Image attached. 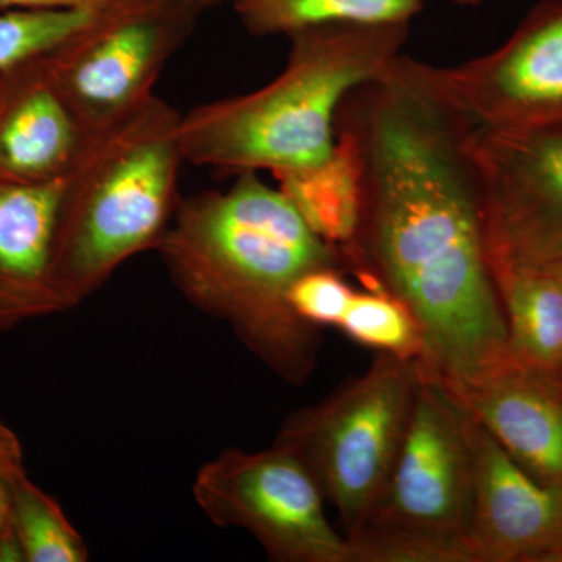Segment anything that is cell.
Listing matches in <instances>:
<instances>
[{
	"label": "cell",
	"mask_w": 562,
	"mask_h": 562,
	"mask_svg": "<svg viewBox=\"0 0 562 562\" xmlns=\"http://www.w3.org/2000/svg\"><path fill=\"white\" fill-rule=\"evenodd\" d=\"M13 531L27 562H87V543L54 497L29 476L11 484Z\"/></svg>",
	"instance_id": "ac0fdd59"
},
{
	"label": "cell",
	"mask_w": 562,
	"mask_h": 562,
	"mask_svg": "<svg viewBox=\"0 0 562 562\" xmlns=\"http://www.w3.org/2000/svg\"><path fill=\"white\" fill-rule=\"evenodd\" d=\"M554 375L558 376V380H560L561 384H562V364L560 366V368L557 369V372H553Z\"/></svg>",
	"instance_id": "4dcf8cb0"
},
{
	"label": "cell",
	"mask_w": 562,
	"mask_h": 562,
	"mask_svg": "<svg viewBox=\"0 0 562 562\" xmlns=\"http://www.w3.org/2000/svg\"><path fill=\"white\" fill-rule=\"evenodd\" d=\"M243 27L254 36H291L317 25L412 24L424 0H231Z\"/></svg>",
	"instance_id": "2e32d148"
},
{
	"label": "cell",
	"mask_w": 562,
	"mask_h": 562,
	"mask_svg": "<svg viewBox=\"0 0 562 562\" xmlns=\"http://www.w3.org/2000/svg\"><path fill=\"white\" fill-rule=\"evenodd\" d=\"M549 562H562V543L558 547L557 552L550 557Z\"/></svg>",
	"instance_id": "f546056e"
},
{
	"label": "cell",
	"mask_w": 562,
	"mask_h": 562,
	"mask_svg": "<svg viewBox=\"0 0 562 562\" xmlns=\"http://www.w3.org/2000/svg\"><path fill=\"white\" fill-rule=\"evenodd\" d=\"M452 391L520 468L562 487V384L553 372L509 357L479 382Z\"/></svg>",
	"instance_id": "7c38bea8"
},
{
	"label": "cell",
	"mask_w": 562,
	"mask_h": 562,
	"mask_svg": "<svg viewBox=\"0 0 562 562\" xmlns=\"http://www.w3.org/2000/svg\"><path fill=\"white\" fill-rule=\"evenodd\" d=\"M113 0H0V7L11 10H44V9H102Z\"/></svg>",
	"instance_id": "cb8c5ba5"
},
{
	"label": "cell",
	"mask_w": 562,
	"mask_h": 562,
	"mask_svg": "<svg viewBox=\"0 0 562 562\" xmlns=\"http://www.w3.org/2000/svg\"><path fill=\"white\" fill-rule=\"evenodd\" d=\"M90 136L52 79L44 54L0 72V180L60 179Z\"/></svg>",
	"instance_id": "4fadbf2b"
},
{
	"label": "cell",
	"mask_w": 562,
	"mask_h": 562,
	"mask_svg": "<svg viewBox=\"0 0 562 562\" xmlns=\"http://www.w3.org/2000/svg\"><path fill=\"white\" fill-rule=\"evenodd\" d=\"M180 113L151 95L94 133L66 179L52 254L65 310L135 255L155 249L179 203Z\"/></svg>",
	"instance_id": "277c9868"
},
{
	"label": "cell",
	"mask_w": 562,
	"mask_h": 562,
	"mask_svg": "<svg viewBox=\"0 0 562 562\" xmlns=\"http://www.w3.org/2000/svg\"><path fill=\"white\" fill-rule=\"evenodd\" d=\"M66 179L0 180V331L65 312L52 254Z\"/></svg>",
	"instance_id": "5bb4252c"
},
{
	"label": "cell",
	"mask_w": 562,
	"mask_h": 562,
	"mask_svg": "<svg viewBox=\"0 0 562 562\" xmlns=\"http://www.w3.org/2000/svg\"><path fill=\"white\" fill-rule=\"evenodd\" d=\"M339 330L360 346L405 360H422L424 339L413 314L382 290L355 291Z\"/></svg>",
	"instance_id": "d6986e66"
},
{
	"label": "cell",
	"mask_w": 562,
	"mask_h": 562,
	"mask_svg": "<svg viewBox=\"0 0 562 562\" xmlns=\"http://www.w3.org/2000/svg\"><path fill=\"white\" fill-rule=\"evenodd\" d=\"M280 183L321 238L341 250L349 246L357 228L358 184L353 160L342 144L336 140L335 154L321 168L283 177Z\"/></svg>",
	"instance_id": "e0dca14e"
},
{
	"label": "cell",
	"mask_w": 562,
	"mask_h": 562,
	"mask_svg": "<svg viewBox=\"0 0 562 562\" xmlns=\"http://www.w3.org/2000/svg\"><path fill=\"white\" fill-rule=\"evenodd\" d=\"M0 476L10 486L27 476L21 441L2 420H0Z\"/></svg>",
	"instance_id": "603a6c76"
},
{
	"label": "cell",
	"mask_w": 562,
	"mask_h": 562,
	"mask_svg": "<svg viewBox=\"0 0 562 562\" xmlns=\"http://www.w3.org/2000/svg\"><path fill=\"white\" fill-rule=\"evenodd\" d=\"M492 271L562 261V132L472 135Z\"/></svg>",
	"instance_id": "30bf717a"
},
{
	"label": "cell",
	"mask_w": 562,
	"mask_h": 562,
	"mask_svg": "<svg viewBox=\"0 0 562 562\" xmlns=\"http://www.w3.org/2000/svg\"><path fill=\"white\" fill-rule=\"evenodd\" d=\"M180 2L194 7V9L201 10L203 13V11L214 9V7L221 5V3L227 2V0H180Z\"/></svg>",
	"instance_id": "4316f807"
},
{
	"label": "cell",
	"mask_w": 562,
	"mask_h": 562,
	"mask_svg": "<svg viewBox=\"0 0 562 562\" xmlns=\"http://www.w3.org/2000/svg\"><path fill=\"white\" fill-rule=\"evenodd\" d=\"M0 535H14L13 531V498L10 484L0 476Z\"/></svg>",
	"instance_id": "d4e9b609"
},
{
	"label": "cell",
	"mask_w": 562,
	"mask_h": 562,
	"mask_svg": "<svg viewBox=\"0 0 562 562\" xmlns=\"http://www.w3.org/2000/svg\"><path fill=\"white\" fill-rule=\"evenodd\" d=\"M24 561L20 542L16 536L0 535V562H20Z\"/></svg>",
	"instance_id": "484cf974"
},
{
	"label": "cell",
	"mask_w": 562,
	"mask_h": 562,
	"mask_svg": "<svg viewBox=\"0 0 562 562\" xmlns=\"http://www.w3.org/2000/svg\"><path fill=\"white\" fill-rule=\"evenodd\" d=\"M103 9H16L0 14V72L60 46Z\"/></svg>",
	"instance_id": "44dd1931"
},
{
	"label": "cell",
	"mask_w": 562,
	"mask_h": 562,
	"mask_svg": "<svg viewBox=\"0 0 562 562\" xmlns=\"http://www.w3.org/2000/svg\"><path fill=\"white\" fill-rule=\"evenodd\" d=\"M473 422L469 541L479 562H549L562 543V487L538 482Z\"/></svg>",
	"instance_id": "8fae6325"
},
{
	"label": "cell",
	"mask_w": 562,
	"mask_h": 562,
	"mask_svg": "<svg viewBox=\"0 0 562 562\" xmlns=\"http://www.w3.org/2000/svg\"><path fill=\"white\" fill-rule=\"evenodd\" d=\"M192 497L210 522L250 532L269 560L350 562L349 541L328 522L319 487L277 443L224 450L199 469Z\"/></svg>",
	"instance_id": "52a82bcc"
},
{
	"label": "cell",
	"mask_w": 562,
	"mask_h": 562,
	"mask_svg": "<svg viewBox=\"0 0 562 562\" xmlns=\"http://www.w3.org/2000/svg\"><path fill=\"white\" fill-rule=\"evenodd\" d=\"M424 369L397 460L366 522L469 541L475 422L453 391Z\"/></svg>",
	"instance_id": "9c48e42d"
},
{
	"label": "cell",
	"mask_w": 562,
	"mask_h": 562,
	"mask_svg": "<svg viewBox=\"0 0 562 562\" xmlns=\"http://www.w3.org/2000/svg\"><path fill=\"white\" fill-rule=\"evenodd\" d=\"M335 128L357 172L349 272L409 310L428 372L471 386L509 358L472 125L402 54L347 94Z\"/></svg>",
	"instance_id": "6da1fadb"
},
{
	"label": "cell",
	"mask_w": 562,
	"mask_h": 562,
	"mask_svg": "<svg viewBox=\"0 0 562 562\" xmlns=\"http://www.w3.org/2000/svg\"><path fill=\"white\" fill-rule=\"evenodd\" d=\"M420 360L379 353L324 401L291 413L273 443L302 462L341 517L346 538L382 498L416 403Z\"/></svg>",
	"instance_id": "5b68a950"
},
{
	"label": "cell",
	"mask_w": 562,
	"mask_h": 562,
	"mask_svg": "<svg viewBox=\"0 0 562 562\" xmlns=\"http://www.w3.org/2000/svg\"><path fill=\"white\" fill-rule=\"evenodd\" d=\"M155 250L181 295L225 322L281 380L299 386L312 376L321 328L292 310V284L349 266L280 188L243 172L228 190L180 199Z\"/></svg>",
	"instance_id": "7a4b0ae2"
},
{
	"label": "cell",
	"mask_w": 562,
	"mask_h": 562,
	"mask_svg": "<svg viewBox=\"0 0 562 562\" xmlns=\"http://www.w3.org/2000/svg\"><path fill=\"white\" fill-rule=\"evenodd\" d=\"M350 562H479L471 541L366 522L347 538Z\"/></svg>",
	"instance_id": "ffe728a7"
},
{
	"label": "cell",
	"mask_w": 562,
	"mask_h": 562,
	"mask_svg": "<svg viewBox=\"0 0 562 562\" xmlns=\"http://www.w3.org/2000/svg\"><path fill=\"white\" fill-rule=\"evenodd\" d=\"M202 11L180 0H113L83 31L44 54L88 135L138 110Z\"/></svg>",
	"instance_id": "8992f818"
},
{
	"label": "cell",
	"mask_w": 562,
	"mask_h": 562,
	"mask_svg": "<svg viewBox=\"0 0 562 562\" xmlns=\"http://www.w3.org/2000/svg\"><path fill=\"white\" fill-rule=\"evenodd\" d=\"M509 357L557 372L562 364V281L547 269L494 268Z\"/></svg>",
	"instance_id": "9a60e30c"
},
{
	"label": "cell",
	"mask_w": 562,
	"mask_h": 562,
	"mask_svg": "<svg viewBox=\"0 0 562 562\" xmlns=\"http://www.w3.org/2000/svg\"><path fill=\"white\" fill-rule=\"evenodd\" d=\"M543 269H547V271L552 272L554 277H558V279L562 281V261Z\"/></svg>",
	"instance_id": "f1b7e54d"
},
{
	"label": "cell",
	"mask_w": 562,
	"mask_h": 562,
	"mask_svg": "<svg viewBox=\"0 0 562 562\" xmlns=\"http://www.w3.org/2000/svg\"><path fill=\"white\" fill-rule=\"evenodd\" d=\"M422 80L475 131L562 132V0H542L508 40L453 66L414 60Z\"/></svg>",
	"instance_id": "ba28073f"
},
{
	"label": "cell",
	"mask_w": 562,
	"mask_h": 562,
	"mask_svg": "<svg viewBox=\"0 0 562 562\" xmlns=\"http://www.w3.org/2000/svg\"><path fill=\"white\" fill-rule=\"evenodd\" d=\"M412 24L317 25L288 36L286 66L260 90L180 114L183 160L243 173L301 176L330 160L347 94L397 60Z\"/></svg>",
	"instance_id": "3957f363"
},
{
	"label": "cell",
	"mask_w": 562,
	"mask_h": 562,
	"mask_svg": "<svg viewBox=\"0 0 562 562\" xmlns=\"http://www.w3.org/2000/svg\"><path fill=\"white\" fill-rule=\"evenodd\" d=\"M338 269H314L292 284L290 302L299 317L314 327H338L355 290Z\"/></svg>",
	"instance_id": "7402d4cb"
},
{
	"label": "cell",
	"mask_w": 562,
	"mask_h": 562,
	"mask_svg": "<svg viewBox=\"0 0 562 562\" xmlns=\"http://www.w3.org/2000/svg\"><path fill=\"white\" fill-rule=\"evenodd\" d=\"M450 2L457 3L460 7H479L486 2V0H450Z\"/></svg>",
	"instance_id": "83f0119b"
}]
</instances>
